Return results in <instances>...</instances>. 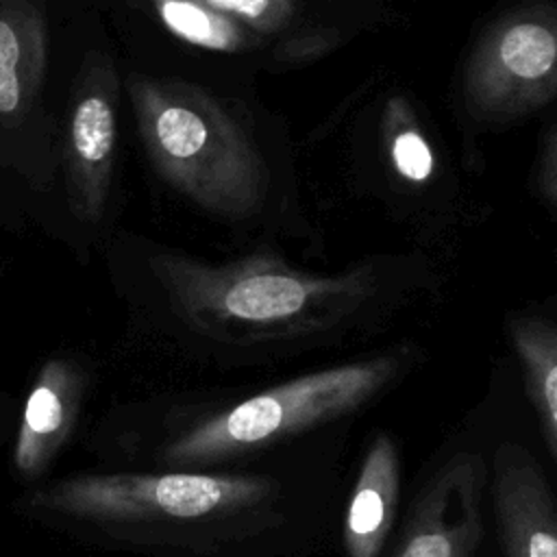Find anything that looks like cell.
I'll return each mask as SVG.
<instances>
[{"label":"cell","instance_id":"3","mask_svg":"<svg viewBox=\"0 0 557 557\" xmlns=\"http://www.w3.org/2000/svg\"><path fill=\"white\" fill-rule=\"evenodd\" d=\"M396 366L389 357H376L309 372L263 389L187 429L165 446L163 459L178 466L213 463L335 420L381 392Z\"/></svg>","mask_w":557,"mask_h":557},{"label":"cell","instance_id":"14","mask_svg":"<svg viewBox=\"0 0 557 557\" xmlns=\"http://www.w3.org/2000/svg\"><path fill=\"white\" fill-rule=\"evenodd\" d=\"M387 122H389L387 150H389V161L396 174L416 185L426 183L433 176V168H435L433 150L426 137L416 126L411 111L403 100L389 102Z\"/></svg>","mask_w":557,"mask_h":557},{"label":"cell","instance_id":"9","mask_svg":"<svg viewBox=\"0 0 557 557\" xmlns=\"http://www.w3.org/2000/svg\"><path fill=\"white\" fill-rule=\"evenodd\" d=\"M83 389V370L72 359L52 357L39 368L13 446V466L22 479H37L57 457L76 422Z\"/></svg>","mask_w":557,"mask_h":557},{"label":"cell","instance_id":"8","mask_svg":"<svg viewBox=\"0 0 557 557\" xmlns=\"http://www.w3.org/2000/svg\"><path fill=\"white\" fill-rule=\"evenodd\" d=\"M494 503L507 557H557L553 494L527 450L503 446L496 453Z\"/></svg>","mask_w":557,"mask_h":557},{"label":"cell","instance_id":"13","mask_svg":"<svg viewBox=\"0 0 557 557\" xmlns=\"http://www.w3.org/2000/svg\"><path fill=\"white\" fill-rule=\"evenodd\" d=\"M161 24L178 39L215 52H239L255 44V35L215 11L207 0L157 2Z\"/></svg>","mask_w":557,"mask_h":557},{"label":"cell","instance_id":"2","mask_svg":"<svg viewBox=\"0 0 557 557\" xmlns=\"http://www.w3.org/2000/svg\"><path fill=\"white\" fill-rule=\"evenodd\" d=\"M128 96L150 163L178 194L224 218H246L263 205L265 159L220 100L178 78L137 74Z\"/></svg>","mask_w":557,"mask_h":557},{"label":"cell","instance_id":"12","mask_svg":"<svg viewBox=\"0 0 557 557\" xmlns=\"http://www.w3.org/2000/svg\"><path fill=\"white\" fill-rule=\"evenodd\" d=\"M511 344L527 372V392L540 420L548 453L557 455V331L542 315L509 322Z\"/></svg>","mask_w":557,"mask_h":557},{"label":"cell","instance_id":"15","mask_svg":"<svg viewBox=\"0 0 557 557\" xmlns=\"http://www.w3.org/2000/svg\"><path fill=\"white\" fill-rule=\"evenodd\" d=\"M255 37L281 35L298 20L300 4L292 0H207Z\"/></svg>","mask_w":557,"mask_h":557},{"label":"cell","instance_id":"1","mask_svg":"<svg viewBox=\"0 0 557 557\" xmlns=\"http://www.w3.org/2000/svg\"><path fill=\"white\" fill-rule=\"evenodd\" d=\"M154 270L174 313L194 331L226 344L285 342L326 331L370 294L366 270L320 276L274 259L207 265L163 257Z\"/></svg>","mask_w":557,"mask_h":557},{"label":"cell","instance_id":"4","mask_svg":"<svg viewBox=\"0 0 557 557\" xmlns=\"http://www.w3.org/2000/svg\"><path fill=\"white\" fill-rule=\"evenodd\" d=\"M270 483L244 474H76L24 500L30 511L91 522L198 520L263 500Z\"/></svg>","mask_w":557,"mask_h":557},{"label":"cell","instance_id":"10","mask_svg":"<svg viewBox=\"0 0 557 557\" xmlns=\"http://www.w3.org/2000/svg\"><path fill=\"white\" fill-rule=\"evenodd\" d=\"M48 57L41 7L0 2V146L2 135L24 126L39 104Z\"/></svg>","mask_w":557,"mask_h":557},{"label":"cell","instance_id":"7","mask_svg":"<svg viewBox=\"0 0 557 557\" xmlns=\"http://www.w3.org/2000/svg\"><path fill=\"white\" fill-rule=\"evenodd\" d=\"M483 476L476 455L450 459L416 500L392 557H476Z\"/></svg>","mask_w":557,"mask_h":557},{"label":"cell","instance_id":"6","mask_svg":"<svg viewBox=\"0 0 557 557\" xmlns=\"http://www.w3.org/2000/svg\"><path fill=\"white\" fill-rule=\"evenodd\" d=\"M117 74L111 59L85 57L67 109L63 172L67 202L81 222L96 224L111 194L117 152Z\"/></svg>","mask_w":557,"mask_h":557},{"label":"cell","instance_id":"5","mask_svg":"<svg viewBox=\"0 0 557 557\" xmlns=\"http://www.w3.org/2000/svg\"><path fill=\"white\" fill-rule=\"evenodd\" d=\"M557 94V28L550 7H531L496 20L476 41L463 98L485 124H511L546 107Z\"/></svg>","mask_w":557,"mask_h":557},{"label":"cell","instance_id":"11","mask_svg":"<svg viewBox=\"0 0 557 557\" xmlns=\"http://www.w3.org/2000/svg\"><path fill=\"white\" fill-rule=\"evenodd\" d=\"M398 450L387 433H379L361 461L344 518V548L348 557H379L398 503Z\"/></svg>","mask_w":557,"mask_h":557},{"label":"cell","instance_id":"16","mask_svg":"<svg viewBox=\"0 0 557 557\" xmlns=\"http://www.w3.org/2000/svg\"><path fill=\"white\" fill-rule=\"evenodd\" d=\"M535 181H537L540 196L546 200L548 207H555V202H557V133H555V124H548L540 139Z\"/></svg>","mask_w":557,"mask_h":557}]
</instances>
